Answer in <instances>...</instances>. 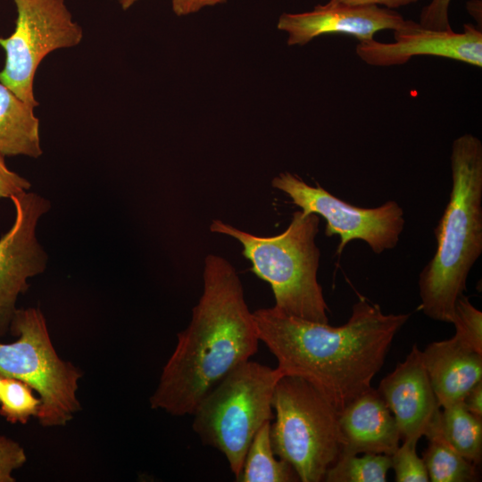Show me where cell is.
<instances>
[{"label": "cell", "mask_w": 482, "mask_h": 482, "mask_svg": "<svg viewBox=\"0 0 482 482\" xmlns=\"http://www.w3.org/2000/svg\"><path fill=\"white\" fill-rule=\"evenodd\" d=\"M260 341L283 375L301 378L340 412L371 387L409 313L385 314L360 298L346 323L332 327L288 315L275 306L253 312Z\"/></svg>", "instance_id": "obj_1"}, {"label": "cell", "mask_w": 482, "mask_h": 482, "mask_svg": "<svg viewBox=\"0 0 482 482\" xmlns=\"http://www.w3.org/2000/svg\"><path fill=\"white\" fill-rule=\"evenodd\" d=\"M204 287L192 318L178 334L149 399L154 410L192 415L201 399L234 367L253 355L259 337L242 283L223 257L204 261Z\"/></svg>", "instance_id": "obj_2"}, {"label": "cell", "mask_w": 482, "mask_h": 482, "mask_svg": "<svg viewBox=\"0 0 482 482\" xmlns=\"http://www.w3.org/2000/svg\"><path fill=\"white\" fill-rule=\"evenodd\" d=\"M452 189L435 229L436 249L420 274V309L437 321L452 323L468 275L482 253V143L465 133L451 151Z\"/></svg>", "instance_id": "obj_3"}, {"label": "cell", "mask_w": 482, "mask_h": 482, "mask_svg": "<svg viewBox=\"0 0 482 482\" xmlns=\"http://www.w3.org/2000/svg\"><path fill=\"white\" fill-rule=\"evenodd\" d=\"M319 224L317 214L297 211L287 229L273 237L254 236L220 220H212L210 229L242 244L251 270L270 285L276 308L297 318L328 323V307L317 279Z\"/></svg>", "instance_id": "obj_4"}, {"label": "cell", "mask_w": 482, "mask_h": 482, "mask_svg": "<svg viewBox=\"0 0 482 482\" xmlns=\"http://www.w3.org/2000/svg\"><path fill=\"white\" fill-rule=\"evenodd\" d=\"M278 369L245 361L230 370L198 403L192 428L202 443L220 451L235 478L257 433L274 418Z\"/></svg>", "instance_id": "obj_5"}, {"label": "cell", "mask_w": 482, "mask_h": 482, "mask_svg": "<svg viewBox=\"0 0 482 482\" xmlns=\"http://www.w3.org/2000/svg\"><path fill=\"white\" fill-rule=\"evenodd\" d=\"M272 408L274 453L295 470L300 481H323L344 446L338 411L310 383L287 375L275 386Z\"/></svg>", "instance_id": "obj_6"}, {"label": "cell", "mask_w": 482, "mask_h": 482, "mask_svg": "<svg viewBox=\"0 0 482 482\" xmlns=\"http://www.w3.org/2000/svg\"><path fill=\"white\" fill-rule=\"evenodd\" d=\"M10 331L17 339L0 342V376L21 380L37 392V415L45 428L63 427L81 410L77 396L81 370L55 351L38 307L17 309Z\"/></svg>", "instance_id": "obj_7"}, {"label": "cell", "mask_w": 482, "mask_h": 482, "mask_svg": "<svg viewBox=\"0 0 482 482\" xmlns=\"http://www.w3.org/2000/svg\"><path fill=\"white\" fill-rule=\"evenodd\" d=\"M17 19L8 37H0L5 62L0 82L19 98L38 105L34 96V78L42 60L57 49L78 46L81 27L73 21L64 0H14Z\"/></svg>", "instance_id": "obj_8"}, {"label": "cell", "mask_w": 482, "mask_h": 482, "mask_svg": "<svg viewBox=\"0 0 482 482\" xmlns=\"http://www.w3.org/2000/svg\"><path fill=\"white\" fill-rule=\"evenodd\" d=\"M271 186L287 194L304 214L314 213L326 220V236L340 237L338 254L354 239L366 242L375 253L391 250L404 227L403 208L393 200L373 208L354 206L290 172L275 177Z\"/></svg>", "instance_id": "obj_9"}, {"label": "cell", "mask_w": 482, "mask_h": 482, "mask_svg": "<svg viewBox=\"0 0 482 482\" xmlns=\"http://www.w3.org/2000/svg\"><path fill=\"white\" fill-rule=\"evenodd\" d=\"M11 200L15 219L0 238V338L10 331L18 297L28 290L29 278L42 273L47 262L36 229L39 219L50 209L49 201L28 191Z\"/></svg>", "instance_id": "obj_10"}, {"label": "cell", "mask_w": 482, "mask_h": 482, "mask_svg": "<svg viewBox=\"0 0 482 482\" xmlns=\"http://www.w3.org/2000/svg\"><path fill=\"white\" fill-rule=\"evenodd\" d=\"M394 42L376 39L359 42L356 54L367 64L379 67L402 65L419 55L448 58L482 67V31L470 23L461 32L428 29L420 22L404 20L393 30Z\"/></svg>", "instance_id": "obj_11"}, {"label": "cell", "mask_w": 482, "mask_h": 482, "mask_svg": "<svg viewBox=\"0 0 482 482\" xmlns=\"http://www.w3.org/2000/svg\"><path fill=\"white\" fill-rule=\"evenodd\" d=\"M404 20L398 12L385 7L328 2L312 11L281 14L277 28L287 34L289 46H302L329 34H345L359 42L369 41L380 30L396 29Z\"/></svg>", "instance_id": "obj_12"}, {"label": "cell", "mask_w": 482, "mask_h": 482, "mask_svg": "<svg viewBox=\"0 0 482 482\" xmlns=\"http://www.w3.org/2000/svg\"><path fill=\"white\" fill-rule=\"evenodd\" d=\"M378 391L390 409L403 441L418 443L440 413L422 351L416 344L405 360L380 381Z\"/></svg>", "instance_id": "obj_13"}, {"label": "cell", "mask_w": 482, "mask_h": 482, "mask_svg": "<svg viewBox=\"0 0 482 482\" xmlns=\"http://www.w3.org/2000/svg\"><path fill=\"white\" fill-rule=\"evenodd\" d=\"M344 438L341 453L391 456L400 445L396 421L378 391L370 387L339 412Z\"/></svg>", "instance_id": "obj_14"}, {"label": "cell", "mask_w": 482, "mask_h": 482, "mask_svg": "<svg viewBox=\"0 0 482 482\" xmlns=\"http://www.w3.org/2000/svg\"><path fill=\"white\" fill-rule=\"evenodd\" d=\"M422 357L441 408L462 402L482 380V354L454 337L430 343L422 351Z\"/></svg>", "instance_id": "obj_15"}, {"label": "cell", "mask_w": 482, "mask_h": 482, "mask_svg": "<svg viewBox=\"0 0 482 482\" xmlns=\"http://www.w3.org/2000/svg\"><path fill=\"white\" fill-rule=\"evenodd\" d=\"M42 153L34 107L0 82V154L37 158Z\"/></svg>", "instance_id": "obj_16"}, {"label": "cell", "mask_w": 482, "mask_h": 482, "mask_svg": "<svg viewBox=\"0 0 482 482\" xmlns=\"http://www.w3.org/2000/svg\"><path fill=\"white\" fill-rule=\"evenodd\" d=\"M439 417L428 428L425 436L428 445L423 453V461L431 482L478 481L477 465L459 454L444 438Z\"/></svg>", "instance_id": "obj_17"}, {"label": "cell", "mask_w": 482, "mask_h": 482, "mask_svg": "<svg viewBox=\"0 0 482 482\" xmlns=\"http://www.w3.org/2000/svg\"><path fill=\"white\" fill-rule=\"evenodd\" d=\"M270 422H266L253 436L245 453L241 471L236 478L237 481H300L295 470L274 453L270 436Z\"/></svg>", "instance_id": "obj_18"}, {"label": "cell", "mask_w": 482, "mask_h": 482, "mask_svg": "<svg viewBox=\"0 0 482 482\" xmlns=\"http://www.w3.org/2000/svg\"><path fill=\"white\" fill-rule=\"evenodd\" d=\"M440 430L446 442L462 457L475 465L482 458V418L456 403L440 411Z\"/></svg>", "instance_id": "obj_19"}, {"label": "cell", "mask_w": 482, "mask_h": 482, "mask_svg": "<svg viewBox=\"0 0 482 482\" xmlns=\"http://www.w3.org/2000/svg\"><path fill=\"white\" fill-rule=\"evenodd\" d=\"M391 469V458L382 453H340L327 470V482H385Z\"/></svg>", "instance_id": "obj_20"}, {"label": "cell", "mask_w": 482, "mask_h": 482, "mask_svg": "<svg viewBox=\"0 0 482 482\" xmlns=\"http://www.w3.org/2000/svg\"><path fill=\"white\" fill-rule=\"evenodd\" d=\"M25 382L3 378L0 391V416L12 424H26L31 417H37L41 400Z\"/></svg>", "instance_id": "obj_21"}, {"label": "cell", "mask_w": 482, "mask_h": 482, "mask_svg": "<svg viewBox=\"0 0 482 482\" xmlns=\"http://www.w3.org/2000/svg\"><path fill=\"white\" fill-rule=\"evenodd\" d=\"M452 323L455 327L453 337L482 354V312L463 295L456 301Z\"/></svg>", "instance_id": "obj_22"}, {"label": "cell", "mask_w": 482, "mask_h": 482, "mask_svg": "<svg viewBox=\"0 0 482 482\" xmlns=\"http://www.w3.org/2000/svg\"><path fill=\"white\" fill-rule=\"evenodd\" d=\"M417 443L403 441L390 456L391 468L395 473L397 482H428L429 481L423 459L416 451Z\"/></svg>", "instance_id": "obj_23"}, {"label": "cell", "mask_w": 482, "mask_h": 482, "mask_svg": "<svg viewBox=\"0 0 482 482\" xmlns=\"http://www.w3.org/2000/svg\"><path fill=\"white\" fill-rule=\"evenodd\" d=\"M26 462L27 454L21 444L0 435V482H15L13 472Z\"/></svg>", "instance_id": "obj_24"}, {"label": "cell", "mask_w": 482, "mask_h": 482, "mask_svg": "<svg viewBox=\"0 0 482 482\" xmlns=\"http://www.w3.org/2000/svg\"><path fill=\"white\" fill-rule=\"evenodd\" d=\"M451 0H431L424 6L420 14V23L431 29L453 30L449 21V5Z\"/></svg>", "instance_id": "obj_25"}, {"label": "cell", "mask_w": 482, "mask_h": 482, "mask_svg": "<svg viewBox=\"0 0 482 482\" xmlns=\"http://www.w3.org/2000/svg\"><path fill=\"white\" fill-rule=\"evenodd\" d=\"M30 187L31 184L28 179L7 167L4 156L0 154V199H11L14 195L27 192Z\"/></svg>", "instance_id": "obj_26"}, {"label": "cell", "mask_w": 482, "mask_h": 482, "mask_svg": "<svg viewBox=\"0 0 482 482\" xmlns=\"http://www.w3.org/2000/svg\"><path fill=\"white\" fill-rule=\"evenodd\" d=\"M227 0H172V10L178 16L196 12L206 6L223 4Z\"/></svg>", "instance_id": "obj_27"}, {"label": "cell", "mask_w": 482, "mask_h": 482, "mask_svg": "<svg viewBox=\"0 0 482 482\" xmlns=\"http://www.w3.org/2000/svg\"><path fill=\"white\" fill-rule=\"evenodd\" d=\"M461 403L470 413L482 418V380L467 393Z\"/></svg>", "instance_id": "obj_28"}, {"label": "cell", "mask_w": 482, "mask_h": 482, "mask_svg": "<svg viewBox=\"0 0 482 482\" xmlns=\"http://www.w3.org/2000/svg\"><path fill=\"white\" fill-rule=\"evenodd\" d=\"M419 0H328V2L331 3H338L347 5H383L385 8L392 10L415 4Z\"/></svg>", "instance_id": "obj_29"}, {"label": "cell", "mask_w": 482, "mask_h": 482, "mask_svg": "<svg viewBox=\"0 0 482 482\" xmlns=\"http://www.w3.org/2000/svg\"><path fill=\"white\" fill-rule=\"evenodd\" d=\"M481 5V1L478 0H471L468 2L467 7L469 12L475 17L477 21L478 22V17L481 20V16L478 15V6Z\"/></svg>", "instance_id": "obj_30"}, {"label": "cell", "mask_w": 482, "mask_h": 482, "mask_svg": "<svg viewBox=\"0 0 482 482\" xmlns=\"http://www.w3.org/2000/svg\"><path fill=\"white\" fill-rule=\"evenodd\" d=\"M121 6L123 10H128L136 2L139 0H116Z\"/></svg>", "instance_id": "obj_31"}, {"label": "cell", "mask_w": 482, "mask_h": 482, "mask_svg": "<svg viewBox=\"0 0 482 482\" xmlns=\"http://www.w3.org/2000/svg\"><path fill=\"white\" fill-rule=\"evenodd\" d=\"M2 382H3V377L0 376V391H1V387H2Z\"/></svg>", "instance_id": "obj_32"}]
</instances>
